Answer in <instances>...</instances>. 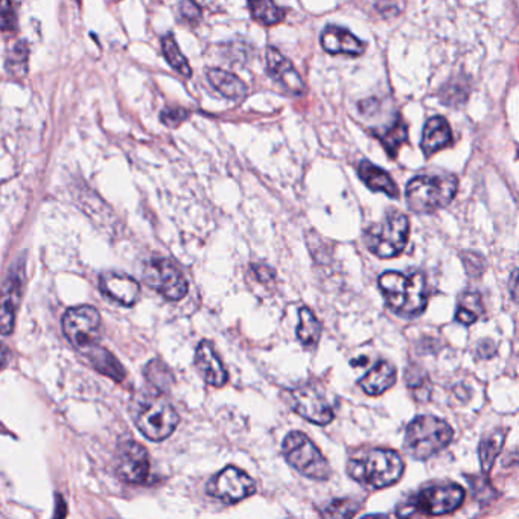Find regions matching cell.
I'll list each match as a JSON object with an SVG mask.
<instances>
[{
	"label": "cell",
	"instance_id": "1",
	"mask_svg": "<svg viewBox=\"0 0 519 519\" xmlns=\"http://www.w3.org/2000/svg\"><path fill=\"white\" fill-rule=\"evenodd\" d=\"M382 295L386 297L388 308L402 317H417L425 311L428 305L426 278L422 271H414L410 276L397 271H386L378 279Z\"/></svg>",
	"mask_w": 519,
	"mask_h": 519
},
{
	"label": "cell",
	"instance_id": "2",
	"mask_svg": "<svg viewBox=\"0 0 519 519\" xmlns=\"http://www.w3.org/2000/svg\"><path fill=\"white\" fill-rule=\"evenodd\" d=\"M348 474L360 485L384 489L401 480L404 461L395 451L377 448L361 456L352 457L348 463Z\"/></svg>",
	"mask_w": 519,
	"mask_h": 519
},
{
	"label": "cell",
	"instance_id": "3",
	"mask_svg": "<svg viewBox=\"0 0 519 519\" xmlns=\"http://www.w3.org/2000/svg\"><path fill=\"white\" fill-rule=\"evenodd\" d=\"M132 419L139 432L152 442L165 441L180 422L176 408L160 392L139 396L132 405Z\"/></svg>",
	"mask_w": 519,
	"mask_h": 519
},
{
	"label": "cell",
	"instance_id": "4",
	"mask_svg": "<svg viewBox=\"0 0 519 519\" xmlns=\"http://www.w3.org/2000/svg\"><path fill=\"white\" fill-rule=\"evenodd\" d=\"M459 189V178L450 172L423 174L407 185L408 207L416 214H432L448 206Z\"/></svg>",
	"mask_w": 519,
	"mask_h": 519
},
{
	"label": "cell",
	"instance_id": "5",
	"mask_svg": "<svg viewBox=\"0 0 519 519\" xmlns=\"http://www.w3.org/2000/svg\"><path fill=\"white\" fill-rule=\"evenodd\" d=\"M454 432L450 423L434 416H419L407 426L404 450L416 460H426L450 445Z\"/></svg>",
	"mask_w": 519,
	"mask_h": 519
},
{
	"label": "cell",
	"instance_id": "6",
	"mask_svg": "<svg viewBox=\"0 0 519 519\" xmlns=\"http://www.w3.org/2000/svg\"><path fill=\"white\" fill-rule=\"evenodd\" d=\"M410 238V221L399 211L387 212L386 218L366 231L364 240L369 250L382 260L401 255Z\"/></svg>",
	"mask_w": 519,
	"mask_h": 519
},
{
	"label": "cell",
	"instance_id": "7",
	"mask_svg": "<svg viewBox=\"0 0 519 519\" xmlns=\"http://www.w3.org/2000/svg\"><path fill=\"white\" fill-rule=\"evenodd\" d=\"M282 452L297 472L313 480L324 481L331 477V466L322 451L304 432H293L285 437Z\"/></svg>",
	"mask_w": 519,
	"mask_h": 519
},
{
	"label": "cell",
	"instance_id": "8",
	"mask_svg": "<svg viewBox=\"0 0 519 519\" xmlns=\"http://www.w3.org/2000/svg\"><path fill=\"white\" fill-rule=\"evenodd\" d=\"M463 501H465V489L461 486L454 483L428 486L410 500L407 512L402 514V519H405V516H410L414 512H421L430 516L452 514L463 505Z\"/></svg>",
	"mask_w": 519,
	"mask_h": 519
},
{
	"label": "cell",
	"instance_id": "9",
	"mask_svg": "<svg viewBox=\"0 0 519 519\" xmlns=\"http://www.w3.org/2000/svg\"><path fill=\"white\" fill-rule=\"evenodd\" d=\"M61 326L70 343L86 351L96 346L101 337V314L90 305H79L64 313Z\"/></svg>",
	"mask_w": 519,
	"mask_h": 519
},
{
	"label": "cell",
	"instance_id": "10",
	"mask_svg": "<svg viewBox=\"0 0 519 519\" xmlns=\"http://www.w3.org/2000/svg\"><path fill=\"white\" fill-rule=\"evenodd\" d=\"M143 280L150 288L162 295L165 299L178 302L187 295V278L172 260L167 258H156L145 265Z\"/></svg>",
	"mask_w": 519,
	"mask_h": 519
},
{
	"label": "cell",
	"instance_id": "11",
	"mask_svg": "<svg viewBox=\"0 0 519 519\" xmlns=\"http://www.w3.org/2000/svg\"><path fill=\"white\" fill-rule=\"evenodd\" d=\"M206 490L207 494L225 505H233L255 494L256 485L244 470L238 469L235 466H227L215 477H212Z\"/></svg>",
	"mask_w": 519,
	"mask_h": 519
},
{
	"label": "cell",
	"instance_id": "12",
	"mask_svg": "<svg viewBox=\"0 0 519 519\" xmlns=\"http://www.w3.org/2000/svg\"><path fill=\"white\" fill-rule=\"evenodd\" d=\"M289 407L306 421L326 425L333 419V410L323 393L314 386H302L287 395Z\"/></svg>",
	"mask_w": 519,
	"mask_h": 519
},
{
	"label": "cell",
	"instance_id": "13",
	"mask_svg": "<svg viewBox=\"0 0 519 519\" xmlns=\"http://www.w3.org/2000/svg\"><path fill=\"white\" fill-rule=\"evenodd\" d=\"M116 472L119 478L132 485H142L150 476V459L142 445L127 442L119 448Z\"/></svg>",
	"mask_w": 519,
	"mask_h": 519
},
{
	"label": "cell",
	"instance_id": "14",
	"mask_svg": "<svg viewBox=\"0 0 519 519\" xmlns=\"http://www.w3.org/2000/svg\"><path fill=\"white\" fill-rule=\"evenodd\" d=\"M25 280V265L23 260H19L11 265L10 273L6 276L4 284V296H2V333L10 335L14 329L15 313L22 299V288Z\"/></svg>",
	"mask_w": 519,
	"mask_h": 519
},
{
	"label": "cell",
	"instance_id": "15",
	"mask_svg": "<svg viewBox=\"0 0 519 519\" xmlns=\"http://www.w3.org/2000/svg\"><path fill=\"white\" fill-rule=\"evenodd\" d=\"M265 64L269 77L293 95L305 92V83L293 63L284 54H280L275 46H269L265 52Z\"/></svg>",
	"mask_w": 519,
	"mask_h": 519
},
{
	"label": "cell",
	"instance_id": "16",
	"mask_svg": "<svg viewBox=\"0 0 519 519\" xmlns=\"http://www.w3.org/2000/svg\"><path fill=\"white\" fill-rule=\"evenodd\" d=\"M99 289L105 297L123 306H132L141 296V285L138 280L118 271L104 273L99 278Z\"/></svg>",
	"mask_w": 519,
	"mask_h": 519
},
{
	"label": "cell",
	"instance_id": "17",
	"mask_svg": "<svg viewBox=\"0 0 519 519\" xmlns=\"http://www.w3.org/2000/svg\"><path fill=\"white\" fill-rule=\"evenodd\" d=\"M196 368L201 378L214 387H223L229 378L214 344L207 340H203L196 348Z\"/></svg>",
	"mask_w": 519,
	"mask_h": 519
},
{
	"label": "cell",
	"instance_id": "18",
	"mask_svg": "<svg viewBox=\"0 0 519 519\" xmlns=\"http://www.w3.org/2000/svg\"><path fill=\"white\" fill-rule=\"evenodd\" d=\"M320 43L328 54H346L358 57L366 50V44L355 37L351 31L341 26L328 25L320 37Z\"/></svg>",
	"mask_w": 519,
	"mask_h": 519
},
{
	"label": "cell",
	"instance_id": "19",
	"mask_svg": "<svg viewBox=\"0 0 519 519\" xmlns=\"http://www.w3.org/2000/svg\"><path fill=\"white\" fill-rule=\"evenodd\" d=\"M452 142V132L450 123L442 116H434L425 123L422 134V151L426 157L436 154Z\"/></svg>",
	"mask_w": 519,
	"mask_h": 519
},
{
	"label": "cell",
	"instance_id": "20",
	"mask_svg": "<svg viewBox=\"0 0 519 519\" xmlns=\"http://www.w3.org/2000/svg\"><path fill=\"white\" fill-rule=\"evenodd\" d=\"M396 382V369L388 361H378L368 375L360 381V386L370 396H379L388 388H392Z\"/></svg>",
	"mask_w": 519,
	"mask_h": 519
},
{
	"label": "cell",
	"instance_id": "21",
	"mask_svg": "<svg viewBox=\"0 0 519 519\" xmlns=\"http://www.w3.org/2000/svg\"><path fill=\"white\" fill-rule=\"evenodd\" d=\"M206 77L212 87L215 88L216 92H220L224 98L240 101L245 98V95L249 92L244 81L238 75L227 72V70L211 68L206 70Z\"/></svg>",
	"mask_w": 519,
	"mask_h": 519
},
{
	"label": "cell",
	"instance_id": "22",
	"mask_svg": "<svg viewBox=\"0 0 519 519\" xmlns=\"http://www.w3.org/2000/svg\"><path fill=\"white\" fill-rule=\"evenodd\" d=\"M358 176L366 183V187H370L372 191L382 192L390 198L399 196V189L396 183L393 182L392 177L388 172L384 171L381 168L373 165L369 160H363L358 167Z\"/></svg>",
	"mask_w": 519,
	"mask_h": 519
},
{
	"label": "cell",
	"instance_id": "23",
	"mask_svg": "<svg viewBox=\"0 0 519 519\" xmlns=\"http://www.w3.org/2000/svg\"><path fill=\"white\" fill-rule=\"evenodd\" d=\"M84 353H86L88 363L92 364L99 373L113 378L114 381H123V377H125L123 368L118 363V360L113 357L112 353L108 352V351H105V349L96 344V346L86 349Z\"/></svg>",
	"mask_w": 519,
	"mask_h": 519
},
{
	"label": "cell",
	"instance_id": "24",
	"mask_svg": "<svg viewBox=\"0 0 519 519\" xmlns=\"http://www.w3.org/2000/svg\"><path fill=\"white\" fill-rule=\"evenodd\" d=\"M485 314V306L480 293L477 291H465L457 300L456 320L459 323L469 326L476 323Z\"/></svg>",
	"mask_w": 519,
	"mask_h": 519
},
{
	"label": "cell",
	"instance_id": "25",
	"mask_svg": "<svg viewBox=\"0 0 519 519\" xmlns=\"http://www.w3.org/2000/svg\"><path fill=\"white\" fill-rule=\"evenodd\" d=\"M505 432L503 430L489 432L481 439L478 456H480L481 469L485 474H489L496 457L500 456L503 446H505Z\"/></svg>",
	"mask_w": 519,
	"mask_h": 519
},
{
	"label": "cell",
	"instance_id": "26",
	"mask_svg": "<svg viewBox=\"0 0 519 519\" xmlns=\"http://www.w3.org/2000/svg\"><path fill=\"white\" fill-rule=\"evenodd\" d=\"M320 337H322L320 320L308 306H302L299 311V326H297V338L300 343L306 348H314L319 343Z\"/></svg>",
	"mask_w": 519,
	"mask_h": 519
},
{
	"label": "cell",
	"instance_id": "27",
	"mask_svg": "<svg viewBox=\"0 0 519 519\" xmlns=\"http://www.w3.org/2000/svg\"><path fill=\"white\" fill-rule=\"evenodd\" d=\"M162 50L165 59L171 66L172 69L177 70L178 74L183 75L189 78L192 75L191 64L187 61V57L182 54V50L177 44L176 37L172 32L163 35L162 37Z\"/></svg>",
	"mask_w": 519,
	"mask_h": 519
},
{
	"label": "cell",
	"instance_id": "28",
	"mask_svg": "<svg viewBox=\"0 0 519 519\" xmlns=\"http://www.w3.org/2000/svg\"><path fill=\"white\" fill-rule=\"evenodd\" d=\"M251 17L264 25L271 26L285 19V10L271 0H260L249 4Z\"/></svg>",
	"mask_w": 519,
	"mask_h": 519
},
{
	"label": "cell",
	"instance_id": "29",
	"mask_svg": "<svg viewBox=\"0 0 519 519\" xmlns=\"http://www.w3.org/2000/svg\"><path fill=\"white\" fill-rule=\"evenodd\" d=\"M28 59H30V48L26 41H17L10 50L6 57V70L14 77H23L28 72Z\"/></svg>",
	"mask_w": 519,
	"mask_h": 519
},
{
	"label": "cell",
	"instance_id": "30",
	"mask_svg": "<svg viewBox=\"0 0 519 519\" xmlns=\"http://www.w3.org/2000/svg\"><path fill=\"white\" fill-rule=\"evenodd\" d=\"M468 96H469V86L468 83H461L460 78H456L452 83L446 84L441 92L442 103L451 105V107L461 105L468 99Z\"/></svg>",
	"mask_w": 519,
	"mask_h": 519
},
{
	"label": "cell",
	"instance_id": "31",
	"mask_svg": "<svg viewBox=\"0 0 519 519\" xmlns=\"http://www.w3.org/2000/svg\"><path fill=\"white\" fill-rule=\"evenodd\" d=\"M360 505L357 501L348 500H335L326 505L323 510V519H352L353 514H357Z\"/></svg>",
	"mask_w": 519,
	"mask_h": 519
},
{
	"label": "cell",
	"instance_id": "32",
	"mask_svg": "<svg viewBox=\"0 0 519 519\" xmlns=\"http://www.w3.org/2000/svg\"><path fill=\"white\" fill-rule=\"evenodd\" d=\"M145 377L148 378V381L151 382L152 386L159 387V392L163 387L169 386L172 381L171 370L160 360H152L151 363L148 364L145 368Z\"/></svg>",
	"mask_w": 519,
	"mask_h": 519
},
{
	"label": "cell",
	"instance_id": "33",
	"mask_svg": "<svg viewBox=\"0 0 519 519\" xmlns=\"http://www.w3.org/2000/svg\"><path fill=\"white\" fill-rule=\"evenodd\" d=\"M187 118H189V112H187V108H165L160 113V119H162V123L167 127H178Z\"/></svg>",
	"mask_w": 519,
	"mask_h": 519
},
{
	"label": "cell",
	"instance_id": "34",
	"mask_svg": "<svg viewBox=\"0 0 519 519\" xmlns=\"http://www.w3.org/2000/svg\"><path fill=\"white\" fill-rule=\"evenodd\" d=\"M0 22H2V31L8 34V32H14L17 30V15H15L13 4L10 2H4L2 4V13H0Z\"/></svg>",
	"mask_w": 519,
	"mask_h": 519
},
{
	"label": "cell",
	"instance_id": "35",
	"mask_svg": "<svg viewBox=\"0 0 519 519\" xmlns=\"http://www.w3.org/2000/svg\"><path fill=\"white\" fill-rule=\"evenodd\" d=\"M178 13H180V17H182L185 22L187 23H191V25H196L198 23L201 19V11L200 5L196 4V2H182L180 5H178Z\"/></svg>",
	"mask_w": 519,
	"mask_h": 519
},
{
	"label": "cell",
	"instance_id": "36",
	"mask_svg": "<svg viewBox=\"0 0 519 519\" xmlns=\"http://www.w3.org/2000/svg\"><path fill=\"white\" fill-rule=\"evenodd\" d=\"M253 271H255L256 278H258L262 284L275 280V269H269L267 265H253Z\"/></svg>",
	"mask_w": 519,
	"mask_h": 519
},
{
	"label": "cell",
	"instance_id": "37",
	"mask_svg": "<svg viewBox=\"0 0 519 519\" xmlns=\"http://www.w3.org/2000/svg\"><path fill=\"white\" fill-rule=\"evenodd\" d=\"M509 291L514 302L519 304V269H514L512 276H510Z\"/></svg>",
	"mask_w": 519,
	"mask_h": 519
},
{
	"label": "cell",
	"instance_id": "38",
	"mask_svg": "<svg viewBox=\"0 0 519 519\" xmlns=\"http://www.w3.org/2000/svg\"><path fill=\"white\" fill-rule=\"evenodd\" d=\"M363 519H382L381 516H377V514H369V516H364Z\"/></svg>",
	"mask_w": 519,
	"mask_h": 519
}]
</instances>
